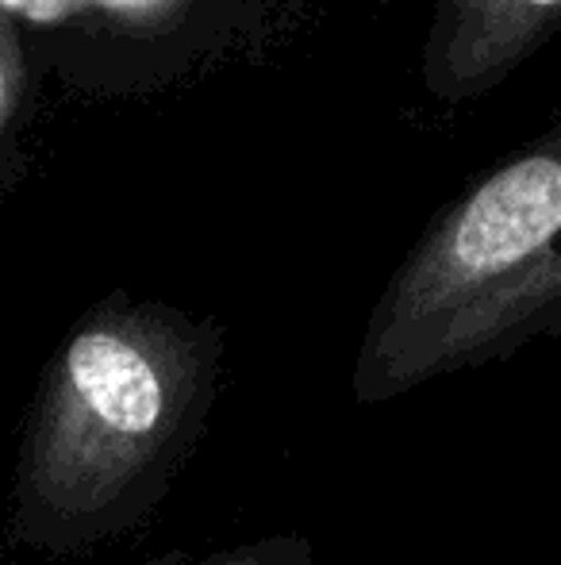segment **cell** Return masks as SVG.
Masks as SVG:
<instances>
[{"mask_svg":"<svg viewBox=\"0 0 561 565\" xmlns=\"http://www.w3.org/2000/svg\"><path fill=\"white\" fill-rule=\"evenodd\" d=\"M224 365L216 316L128 292L93 305L31 396L8 539L82 558L154 520L208 431Z\"/></svg>","mask_w":561,"mask_h":565,"instance_id":"6da1fadb","label":"cell"},{"mask_svg":"<svg viewBox=\"0 0 561 565\" xmlns=\"http://www.w3.org/2000/svg\"><path fill=\"white\" fill-rule=\"evenodd\" d=\"M561 31V0H431L420 77L434 100L465 105L504 85Z\"/></svg>","mask_w":561,"mask_h":565,"instance_id":"3957f363","label":"cell"},{"mask_svg":"<svg viewBox=\"0 0 561 565\" xmlns=\"http://www.w3.org/2000/svg\"><path fill=\"white\" fill-rule=\"evenodd\" d=\"M31 46L20 20L0 0V201L28 170V119H31Z\"/></svg>","mask_w":561,"mask_h":565,"instance_id":"277c9868","label":"cell"},{"mask_svg":"<svg viewBox=\"0 0 561 565\" xmlns=\"http://www.w3.org/2000/svg\"><path fill=\"white\" fill-rule=\"evenodd\" d=\"M150 565H315V543L296 531H273L262 539H247V543L219 546L201 558H185V554H165Z\"/></svg>","mask_w":561,"mask_h":565,"instance_id":"5b68a950","label":"cell"},{"mask_svg":"<svg viewBox=\"0 0 561 565\" xmlns=\"http://www.w3.org/2000/svg\"><path fill=\"white\" fill-rule=\"evenodd\" d=\"M561 339V119L450 196L381 285L350 365L358 408Z\"/></svg>","mask_w":561,"mask_h":565,"instance_id":"7a4b0ae2","label":"cell"}]
</instances>
